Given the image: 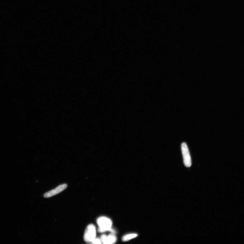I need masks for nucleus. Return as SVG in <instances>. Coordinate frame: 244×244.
Segmentation results:
<instances>
[{"label":"nucleus","instance_id":"obj_1","mask_svg":"<svg viewBox=\"0 0 244 244\" xmlns=\"http://www.w3.org/2000/svg\"><path fill=\"white\" fill-rule=\"evenodd\" d=\"M99 228V232H103L107 231L111 232L112 233H115V231L111 228L112 225V220L106 217H101L99 218L97 220Z\"/></svg>","mask_w":244,"mask_h":244},{"label":"nucleus","instance_id":"obj_2","mask_svg":"<svg viewBox=\"0 0 244 244\" xmlns=\"http://www.w3.org/2000/svg\"><path fill=\"white\" fill-rule=\"evenodd\" d=\"M96 231L94 225L91 224L86 228L84 235V240L87 242H92L96 238Z\"/></svg>","mask_w":244,"mask_h":244},{"label":"nucleus","instance_id":"obj_3","mask_svg":"<svg viewBox=\"0 0 244 244\" xmlns=\"http://www.w3.org/2000/svg\"><path fill=\"white\" fill-rule=\"evenodd\" d=\"M181 149L184 164L186 167H190L192 165V161L188 148L185 142L182 144Z\"/></svg>","mask_w":244,"mask_h":244},{"label":"nucleus","instance_id":"obj_4","mask_svg":"<svg viewBox=\"0 0 244 244\" xmlns=\"http://www.w3.org/2000/svg\"><path fill=\"white\" fill-rule=\"evenodd\" d=\"M67 187V185L66 184L59 185L55 189L52 190L46 193L44 195V198L50 197L54 196L62 192V191L66 189Z\"/></svg>","mask_w":244,"mask_h":244},{"label":"nucleus","instance_id":"obj_5","mask_svg":"<svg viewBox=\"0 0 244 244\" xmlns=\"http://www.w3.org/2000/svg\"><path fill=\"white\" fill-rule=\"evenodd\" d=\"M100 239L102 243L104 244H114L117 241V238L114 233H112L108 236L103 234L101 235Z\"/></svg>","mask_w":244,"mask_h":244},{"label":"nucleus","instance_id":"obj_6","mask_svg":"<svg viewBox=\"0 0 244 244\" xmlns=\"http://www.w3.org/2000/svg\"><path fill=\"white\" fill-rule=\"evenodd\" d=\"M137 236V235L136 234H127L123 236V237L122 238V240L123 242L128 241L131 239L136 237Z\"/></svg>","mask_w":244,"mask_h":244},{"label":"nucleus","instance_id":"obj_7","mask_svg":"<svg viewBox=\"0 0 244 244\" xmlns=\"http://www.w3.org/2000/svg\"><path fill=\"white\" fill-rule=\"evenodd\" d=\"M93 244H101L102 243L101 242L100 239L99 238H95L94 239L93 241L91 242Z\"/></svg>","mask_w":244,"mask_h":244}]
</instances>
